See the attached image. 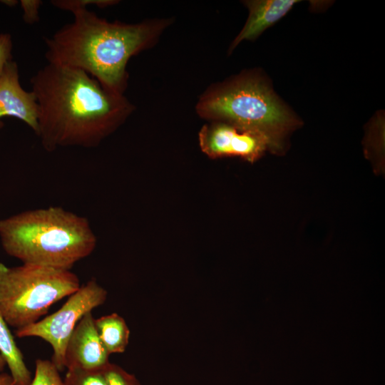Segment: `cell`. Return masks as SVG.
Returning a JSON list of instances; mask_svg holds the SVG:
<instances>
[{
    "label": "cell",
    "instance_id": "obj_2",
    "mask_svg": "<svg viewBox=\"0 0 385 385\" xmlns=\"http://www.w3.org/2000/svg\"><path fill=\"white\" fill-rule=\"evenodd\" d=\"M73 14L71 23L45 38L48 63L81 69L108 91L123 95L128 60L151 45L165 22L111 23L88 9Z\"/></svg>",
    "mask_w": 385,
    "mask_h": 385
},
{
    "label": "cell",
    "instance_id": "obj_6",
    "mask_svg": "<svg viewBox=\"0 0 385 385\" xmlns=\"http://www.w3.org/2000/svg\"><path fill=\"white\" fill-rule=\"evenodd\" d=\"M107 291L92 279L68 297L62 307L53 314L15 332L17 337H38L53 349L51 361L59 371L64 367L67 342L81 318L107 299Z\"/></svg>",
    "mask_w": 385,
    "mask_h": 385
},
{
    "label": "cell",
    "instance_id": "obj_9",
    "mask_svg": "<svg viewBox=\"0 0 385 385\" xmlns=\"http://www.w3.org/2000/svg\"><path fill=\"white\" fill-rule=\"evenodd\" d=\"M38 105L32 91H25L19 81L16 63L9 61L0 78V119L16 118L38 133Z\"/></svg>",
    "mask_w": 385,
    "mask_h": 385
},
{
    "label": "cell",
    "instance_id": "obj_8",
    "mask_svg": "<svg viewBox=\"0 0 385 385\" xmlns=\"http://www.w3.org/2000/svg\"><path fill=\"white\" fill-rule=\"evenodd\" d=\"M109 355L100 339L92 312L87 313L78 322L67 342L65 369L103 368L109 363Z\"/></svg>",
    "mask_w": 385,
    "mask_h": 385
},
{
    "label": "cell",
    "instance_id": "obj_10",
    "mask_svg": "<svg viewBox=\"0 0 385 385\" xmlns=\"http://www.w3.org/2000/svg\"><path fill=\"white\" fill-rule=\"evenodd\" d=\"M299 2L297 0H255L246 1L249 10L247 20L235 40L230 51H232L243 40H254L265 29L282 18Z\"/></svg>",
    "mask_w": 385,
    "mask_h": 385
},
{
    "label": "cell",
    "instance_id": "obj_18",
    "mask_svg": "<svg viewBox=\"0 0 385 385\" xmlns=\"http://www.w3.org/2000/svg\"><path fill=\"white\" fill-rule=\"evenodd\" d=\"M12 40L9 34H0V78L6 64L11 60Z\"/></svg>",
    "mask_w": 385,
    "mask_h": 385
},
{
    "label": "cell",
    "instance_id": "obj_4",
    "mask_svg": "<svg viewBox=\"0 0 385 385\" xmlns=\"http://www.w3.org/2000/svg\"><path fill=\"white\" fill-rule=\"evenodd\" d=\"M198 113L262 135L269 148L279 151L285 135L299 123L269 83L257 73H246L215 88L200 98Z\"/></svg>",
    "mask_w": 385,
    "mask_h": 385
},
{
    "label": "cell",
    "instance_id": "obj_15",
    "mask_svg": "<svg viewBox=\"0 0 385 385\" xmlns=\"http://www.w3.org/2000/svg\"><path fill=\"white\" fill-rule=\"evenodd\" d=\"M104 375L107 385H141L134 375L110 362L104 367Z\"/></svg>",
    "mask_w": 385,
    "mask_h": 385
},
{
    "label": "cell",
    "instance_id": "obj_17",
    "mask_svg": "<svg viewBox=\"0 0 385 385\" xmlns=\"http://www.w3.org/2000/svg\"><path fill=\"white\" fill-rule=\"evenodd\" d=\"M24 14V21L29 24H33L39 20V8L42 4L40 0H21Z\"/></svg>",
    "mask_w": 385,
    "mask_h": 385
},
{
    "label": "cell",
    "instance_id": "obj_19",
    "mask_svg": "<svg viewBox=\"0 0 385 385\" xmlns=\"http://www.w3.org/2000/svg\"><path fill=\"white\" fill-rule=\"evenodd\" d=\"M0 385H16L10 374H0Z\"/></svg>",
    "mask_w": 385,
    "mask_h": 385
},
{
    "label": "cell",
    "instance_id": "obj_20",
    "mask_svg": "<svg viewBox=\"0 0 385 385\" xmlns=\"http://www.w3.org/2000/svg\"><path fill=\"white\" fill-rule=\"evenodd\" d=\"M6 362L3 357L0 354V374L3 373V371L4 370Z\"/></svg>",
    "mask_w": 385,
    "mask_h": 385
},
{
    "label": "cell",
    "instance_id": "obj_12",
    "mask_svg": "<svg viewBox=\"0 0 385 385\" xmlns=\"http://www.w3.org/2000/svg\"><path fill=\"white\" fill-rule=\"evenodd\" d=\"M95 324L103 344L109 354L123 353L128 344L129 328L117 313L95 319Z\"/></svg>",
    "mask_w": 385,
    "mask_h": 385
},
{
    "label": "cell",
    "instance_id": "obj_11",
    "mask_svg": "<svg viewBox=\"0 0 385 385\" xmlns=\"http://www.w3.org/2000/svg\"><path fill=\"white\" fill-rule=\"evenodd\" d=\"M0 354L16 385H30L32 377L9 325L0 313Z\"/></svg>",
    "mask_w": 385,
    "mask_h": 385
},
{
    "label": "cell",
    "instance_id": "obj_1",
    "mask_svg": "<svg viewBox=\"0 0 385 385\" xmlns=\"http://www.w3.org/2000/svg\"><path fill=\"white\" fill-rule=\"evenodd\" d=\"M38 105V133L48 152L62 147L93 148L133 111L85 71L48 63L31 78Z\"/></svg>",
    "mask_w": 385,
    "mask_h": 385
},
{
    "label": "cell",
    "instance_id": "obj_16",
    "mask_svg": "<svg viewBox=\"0 0 385 385\" xmlns=\"http://www.w3.org/2000/svg\"><path fill=\"white\" fill-rule=\"evenodd\" d=\"M51 4L56 8L68 11L72 13L78 10L87 9L90 5H96L104 8L117 4L118 1L113 0H53Z\"/></svg>",
    "mask_w": 385,
    "mask_h": 385
},
{
    "label": "cell",
    "instance_id": "obj_14",
    "mask_svg": "<svg viewBox=\"0 0 385 385\" xmlns=\"http://www.w3.org/2000/svg\"><path fill=\"white\" fill-rule=\"evenodd\" d=\"M59 370L51 360L37 359L30 385H63Z\"/></svg>",
    "mask_w": 385,
    "mask_h": 385
},
{
    "label": "cell",
    "instance_id": "obj_3",
    "mask_svg": "<svg viewBox=\"0 0 385 385\" xmlns=\"http://www.w3.org/2000/svg\"><path fill=\"white\" fill-rule=\"evenodd\" d=\"M0 240L6 254L22 263L66 270L96 246L89 221L61 207L29 210L1 220Z\"/></svg>",
    "mask_w": 385,
    "mask_h": 385
},
{
    "label": "cell",
    "instance_id": "obj_13",
    "mask_svg": "<svg viewBox=\"0 0 385 385\" xmlns=\"http://www.w3.org/2000/svg\"><path fill=\"white\" fill-rule=\"evenodd\" d=\"M104 367L95 369L67 370L63 385H107Z\"/></svg>",
    "mask_w": 385,
    "mask_h": 385
},
{
    "label": "cell",
    "instance_id": "obj_7",
    "mask_svg": "<svg viewBox=\"0 0 385 385\" xmlns=\"http://www.w3.org/2000/svg\"><path fill=\"white\" fill-rule=\"evenodd\" d=\"M202 150L210 158L238 156L253 161L267 149V140L259 133L224 122L204 125L199 133Z\"/></svg>",
    "mask_w": 385,
    "mask_h": 385
},
{
    "label": "cell",
    "instance_id": "obj_5",
    "mask_svg": "<svg viewBox=\"0 0 385 385\" xmlns=\"http://www.w3.org/2000/svg\"><path fill=\"white\" fill-rule=\"evenodd\" d=\"M80 287L71 270L0 262V313L9 326L18 329L40 320L53 304Z\"/></svg>",
    "mask_w": 385,
    "mask_h": 385
},
{
    "label": "cell",
    "instance_id": "obj_21",
    "mask_svg": "<svg viewBox=\"0 0 385 385\" xmlns=\"http://www.w3.org/2000/svg\"><path fill=\"white\" fill-rule=\"evenodd\" d=\"M1 2L3 4H5L8 5V6H14V5H16L17 4L18 1H14V0H11V1L9 0V1H1Z\"/></svg>",
    "mask_w": 385,
    "mask_h": 385
}]
</instances>
